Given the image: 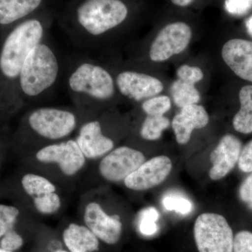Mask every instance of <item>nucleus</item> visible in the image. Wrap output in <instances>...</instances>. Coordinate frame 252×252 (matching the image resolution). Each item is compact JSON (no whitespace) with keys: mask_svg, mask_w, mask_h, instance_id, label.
I'll return each mask as SVG.
<instances>
[{"mask_svg":"<svg viewBox=\"0 0 252 252\" xmlns=\"http://www.w3.org/2000/svg\"><path fill=\"white\" fill-rule=\"evenodd\" d=\"M221 56L238 77L252 83V41L230 39L223 46Z\"/></svg>","mask_w":252,"mask_h":252,"instance_id":"14","label":"nucleus"},{"mask_svg":"<svg viewBox=\"0 0 252 252\" xmlns=\"http://www.w3.org/2000/svg\"><path fill=\"white\" fill-rule=\"evenodd\" d=\"M193 232L199 252H234L233 230L221 215L202 214L195 220Z\"/></svg>","mask_w":252,"mask_h":252,"instance_id":"6","label":"nucleus"},{"mask_svg":"<svg viewBox=\"0 0 252 252\" xmlns=\"http://www.w3.org/2000/svg\"><path fill=\"white\" fill-rule=\"evenodd\" d=\"M159 220V213L153 207L144 209L140 214L139 230L140 233L147 236H151L157 233V221Z\"/></svg>","mask_w":252,"mask_h":252,"instance_id":"25","label":"nucleus"},{"mask_svg":"<svg viewBox=\"0 0 252 252\" xmlns=\"http://www.w3.org/2000/svg\"><path fill=\"white\" fill-rule=\"evenodd\" d=\"M35 158L41 163L57 165L63 175L69 177L79 173L87 161L75 138H68L39 147Z\"/></svg>","mask_w":252,"mask_h":252,"instance_id":"7","label":"nucleus"},{"mask_svg":"<svg viewBox=\"0 0 252 252\" xmlns=\"http://www.w3.org/2000/svg\"><path fill=\"white\" fill-rule=\"evenodd\" d=\"M51 22V16L48 13L39 12L10 32L0 51V73L4 79L18 81L28 55L47 38Z\"/></svg>","mask_w":252,"mask_h":252,"instance_id":"3","label":"nucleus"},{"mask_svg":"<svg viewBox=\"0 0 252 252\" xmlns=\"http://www.w3.org/2000/svg\"><path fill=\"white\" fill-rule=\"evenodd\" d=\"M56 252H68L64 251V250H58V251H56Z\"/></svg>","mask_w":252,"mask_h":252,"instance_id":"37","label":"nucleus"},{"mask_svg":"<svg viewBox=\"0 0 252 252\" xmlns=\"http://www.w3.org/2000/svg\"><path fill=\"white\" fill-rule=\"evenodd\" d=\"M21 185L24 191L32 198L57 192L55 184L44 176L38 174H26L21 179Z\"/></svg>","mask_w":252,"mask_h":252,"instance_id":"21","label":"nucleus"},{"mask_svg":"<svg viewBox=\"0 0 252 252\" xmlns=\"http://www.w3.org/2000/svg\"><path fill=\"white\" fill-rule=\"evenodd\" d=\"M171 99L167 95L154 96L144 100L142 109L147 116H163L171 108Z\"/></svg>","mask_w":252,"mask_h":252,"instance_id":"24","label":"nucleus"},{"mask_svg":"<svg viewBox=\"0 0 252 252\" xmlns=\"http://www.w3.org/2000/svg\"><path fill=\"white\" fill-rule=\"evenodd\" d=\"M240 195L242 200L252 209V174L248 176L242 184Z\"/></svg>","mask_w":252,"mask_h":252,"instance_id":"33","label":"nucleus"},{"mask_svg":"<svg viewBox=\"0 0 252 252\" xmlns=\"http://www.w3.org/2000/svg\"><path fill=\"white\" fill-rule=\"evenodd\" d=\"M0 252H11L9 251H6V250H3V249H1L0 248Z\"/></svg>","mask_w":252,"mask_h":252,"instance_id":"36","label":"nucleus"},{"mask_svg":"<svg viewBox=\"0 0 252 252\" xmlns=\"http://www.w3.org/2000/svg\"><path fill=\"white\" fill-rule=\"evenodd\" d=\"M83 219L85 225L99 240L112 245L120 240L123 232L120 217L118 215H108L98 202L91 200L86 204Z\"/></svg>","mask_w":252,"mask_h":252,"instance_id":"11","label":"nucleus"},{"mask_svg":"<svg viewBox=\"0 0 252 252\" xmlns=\"http://www.w3.org/2000/svg\"><path fill=\"white\" fill-rule=\"evenodd\" d=\"M23 245V239L14 229L9 230L0 241V248L6 251L14 252L19 250Z\"/></svg>","mask_w":252,"mask_h":252,"instance_id":"29","label":"nucleus"},{"mask_svg":"<svg viewBox=\"0 0 252 252\" xmlns=\"http://www.w3.org/2000/svg\"><path fill=\"white\" fill-rule=\"evenodd\" d=\"M171 160L165 156L156 157L144 162L125 180L124 185L133 190H144L160 185L172 170Z\"/></svg>","mask_w":252,"mask_h":252,"instance_id":"13","label":"nucleus"},{"mask_svg":"<svg viewBox=\"0 0 252 252\" xmlns=\"http://www.w3.org/2000/svg\"><path fill=\"white\" fill-rule=\"evenodd\" d=\"M46 0H0V25L8 26L40 12Z\"/></svg>","mask_w":252,"mask_h":252,"instance_id":"18","label":"nucleus"},{"mask_svg":"<svg viewBox=\"0 0 252 252\" xmlns=\"http://www.w3.org/2000/svg\"><path fill=\"white\" fill-rule=\"evenodd\" d=\"M238 162L242 171L252 172V140L241 150Z\"/></svg>","mask_w":252,"mask_h":252,"instance_id":"32","label":"nucleus"},{"mask_svg":"<svg viewBox=\"0 0 252 252\" xmlns=\"http://www.w3.org/2000/svg\"><path fill=\"white\" fill-rule=\"evenodd\" d=\"M246 27L247 30H248L249 34L252 36V16L249 18L248 21H247Z\"/></svg>","mask_w":252,"mask_h":252,"instance_id":"35","label":"nucleus"},{"mask_svg":"<svg viewBox=\"0 0 252 252\" xmlns=\"http://www.w3.org/2000/svg\"><path fill=\"white\" fill-rule=\"evenodd\" d=\"M63 240L69 252H95L99 250V239L85 225L69 223L63 230Z\"/></svg>","mask_w":252,"mask_h":252,"instance_id":"17","label":"nucleus"},{"mask_svg":"<svg viewBox=\"0 0 252 252\" xmlns=\"http://www.w3.org/2000/svg\"><path fill=\"white\" fill-rule=\"evenodd\" d=\"M191 28L187 23L177 21L160 30L151 44L149 59L153 62H163L188 47L191 40Z\"/></svg>","mask_w":252,"mask_h":252,"instance_id":"8","label":"nucleus"},{"mask_svg":"<svg viewBox=\"0 0 252 252\" xmlns=\"http://www.w3.org/2000/svg\"><path fill=\"white\" fill-rule=\"evenodd\" d=\"M32 202L36 211L44 215H54L62 206V199L57 192L36 197L32 198Z\"/></svg>","mask_w":252,"mask_h":252,"instance_id":"23","label":"nucleus"},{"mask_svg":"<svg viewBox=\"0 0 252 252\" xmlns=\"http://www.w3.org/2000/svg\"><path fill=\"white\" fill-rule=\"evenodd\" d=\"M85 120L75 107H41L29 113L26 124L36 137L38 147H42L70 138Z\"/></svg>","mask_w":252,"mask_h":252,"instance_id":"5","label":"nucleus"},{"mask_svg":"<svg viewBox=\"0 0 252 252\" xmlns=\"http://www.w3.org/2000/svg\"><path fill=\"white\" fill-rule=\"evenodd\" d=\"M252 7V0H226L225 9L233 15H243Z\"/></svg>","mask_w":252,"mask_h":252,"instance_id":"31","label":"nucleus"},{"mask_svg":"<svg viewBox=\"0 0 252 252\" xmlns=\"http://www.w3.org/2000/svg\"><path fill=\"white\" fill-rule=\"evenodd\" d=\"M130 12L124 0H76L63 26L74 45L95 49L107 34L125 23Z\"/></svg>","mask_w":252,"mask_h":252,"instance_id":"1","label":"nucleus"},{"mask_svg":"<svg viewBox=\"0 0 252 252\" xmlns=\"http://www.w3.org/2000/svg\"><path fill=\"white\" fill-rule=\"evenodd\" d=\"M162 203L165 210L175 211L182 215H189L193 210L191 201L177 194H170L165 195L162 200Z\"/></svg>","mask_w":252,"mask_h":252,"instance_id":"26","label":"nucleus"},{"mask_svg":"<svg viewBox=\"0 0 252 252\" xmlns=\"http://www.w3.org/2000/svg\"><path fill=\"white\" fill-rule=\"evenodd\" d=\"M145 162L142 152L122 146L113 149L101 158L98 165L101 177L110 182H124Z\"/></svg>","mask_w":252,"mask_h":252,"instance_id":"10","label":"nucleus"},{"mask_svg":"<svg viewBox=\"0 0 252 252\" xmlns=\"http://www.w3.org/2000/svg\"><path fill=\"white\" fill-rule=\"evenodd\" d=\"M194 0H171L172 3L180 7H186L191 4Z\"/></svg>","mask_w":252,"mask_h":252,"instance_id":"34","label":"nucleus"},{"mask_svg":"<svg viewBox=\"0 0 252 252\" xmlns=\"http://www.w3.org/2000/svg\"><path fill=\"white\" fill-rule=\"evenodd\" d=\"M20 211L16 207L0 204V238L14 229Z\"/></svg>","mask_w":252,"mask_h":252,"instance_id":"27","label":"nucleus"},{"mask_svg":"<svg viewBox=\"0 0 252 252\" xmlns=\"http://www.w3.org/2000/svg\"><path fill=\"white\" fill-rule=\"evenodd\" d=\"M77 132L75 140L87 160L101 159L114 149V141L104 128L102 113L84 121Z\"/></svg>","mask_w":252,"mask_h":252,"instance_id":"9","label":"nucleus"},{"mask_svg":"<svg viewBox=\"0 0 252 252\" xmlns=\"http://www.w3.org/2000/svg\"><path fill=\"white\" fill-rule=\"evenodd\" d=\"M170 93L174 102L181 108L198 104L200 99V92L195 87V84L180 79L172 83Z\"/></svg>","mask_w":252,"mask_h":252,"instance_id":"20","label":"nucleus"},{"mask_svg":"<svg viewBox=\"0 0 252 252\" xmlns=\"http://www.w3.org/2000/svg\"><path fill=\"white\" fill-rule=\"evenodd\" d=\"M177 75L178 79L193 84H196L204 77L203 70L200 68L189 64L180 66L177 69Z\"/></svg>","mask_w":252,"mask_h":252,"instance_id":"28","label":"nucleus"},{"mask_svg":"<svg viewBox=\"0 0 252 252\" xmlns=\"http://www.w3.org/2000/svg\"><path fill=\"white\" fill-rule=\"evenodd\" d=\"M65 86L74 107L86 119L101 114L118 91L112 73L87 56L70 61L65 72Z\"/></svg>","mask_w":252,"mask_h":252,"instance_id":"2","label":"nucleus"},{"mask_svg":"<svg viewBox=\"0 0 252 252\" xmlns=\"http://www.w3.org/2000/svg\"><path fill=\"white\" fill-rule=\"evenodd\" d=\"M209 120L208 114L203 106L195 104L182 108L172 120L177 142L180 144L188 143L193 131L205 127Z\"/></svg>","mask_w":252,"mask_h":252,"instance_id":"16","label":"nucleus"},{"mask_svg":"<svg viewBox=\"0 0 252 252\" xmlns=\"http://www.w3.org/2000/svg\"><path fill=\"white\" fill-rule=\"evenodd\" d=\"M240 109L233 120L235 130L243 134L252 132V85L243 86L239 92Z\"/></svg>","mask_w":252,"mask_h":252,"instance_id":"19","label":"nucleus"},{"mask_svg":"<svg viewBox=\"0 0 252 252\" xmlns=\"http://www.w3.org/2000/svg\"><path fill=\"white\" fill-rule=\"evenodd\" d=\"M242 144L234 135H226L222 137L216 148L210 155L212 164L209 175L212 180L223 178L238 162Z\"/></svg>","mask_w":252,"mask_h":252,"instance_id":"15","label":"nucleus"},{"mask_svg":"<svg viewBox=\"0 0 252 252\" xmlns=\"http://www.w3.org/2000/svg\"><path fill=\"white\" fill-rule=\"evenodd\" d=\"M170 126V121L164 116H147L141 126V137L145 140L155 141L161 137L162 132Z\"/></svg>","mask_w":252,"mask_h":252,"instance_id":"22","label":"nucleus"},{"mask_svg":"<svg viewBox=\"0 0 252 252\" xmlns=\"http://www.w3.org/2000/svg\"><path fill=\"white\" fill-rule=\"evenodd\" d=\"M234 252H252V233L247 230L239 232L234 238Z\"/></svg>","mask_w":252,"mask_h":252,"instance_id":"30","label":"nucleus"},{"mask_svg":"<svg viewBox=\"0 0 252 252\" xmlns=\"http://www.w3.org/2000/svg\"><path fill=\"white\" fill-rule=\"evenodd\" d=\"M114 79L119 94L135 102H144L160 94L164 89L157 77L132 69L121 71Z\"/></svg>","mask_w":252,"mask_h":252,"instance_id":"12","label":"nucleus"},{"mask_svg":"<svg viewBox=\"0 0 252 252\" xmlns=\"http://www.w3.org/2000/svg\"><path fill=\"white\" fill-rule=\"evenodd\" d=\"M61 72L59 54L46 38L32 50L23 64L18 79L20 92L26 98H42L54 89Z\"/></svg>","mask_w":252,"mask_h":252,"instance_id":"4","label":"nucleus"}]
</instances>
